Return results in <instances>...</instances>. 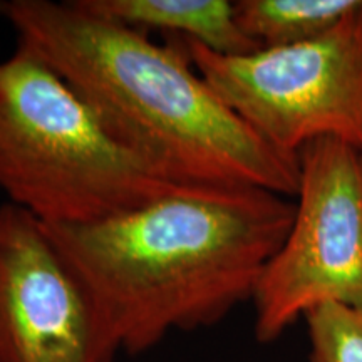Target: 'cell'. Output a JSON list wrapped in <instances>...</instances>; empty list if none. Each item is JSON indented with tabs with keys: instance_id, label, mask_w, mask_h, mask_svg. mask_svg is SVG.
Listing matches in <instances>:
<instances>
[{
	"instance_id": "obj_8",
	"label": "cell",
	"mask_w": 362,
	"mask_h": 362,
	"mask_svg": "<svg viewBox=\"0 0 362 362\" xmlns=\"http://www.w3.org/2000/svg\"><path fill=\"white\" fill-rule=\"evenodd\" d=\"M362 0H237L235 17L262 49L317 39L336 27Z\"/></svg>"
},
{
	"instance_id": "obj_1",
	"label": "cell",
	"mask_w": 362,
	"mask_h": 362,
	"mask_svg": "<svg viewBox=\"0 0 362 362\" xmlns=\"http://www.w3.org/2000/svg\"><path fill=\"white\" fill-rule=\"evenodd\" d=\"M296 202L247 185H178L88 225H45L93 293L119 352L211 327L252 302Z\"/></svg>"
},
{
	"instance_id": "obj_10",
	"label": "cell",
	"mask_w": 362,
	"mask_h": 362,
	"mask_svg": "<svg viewBox=\"0 0 362 362\" xmlns=\"http://www.w3.org/2000/svg\"><path fill=\"white\" fill-rule=\"evenodd\" d=\"M361 155H362V151H361Z\"/></svg>"
},
{
	"instance_id": "obj_7",
	"label": "cell",
	"mask_w": 362,
	"mask_h": 362,
	"mask_svg": "<svg viewBox=\"0 0 362 362\" xmlns=\"http://www.w3.org/2000/svg\"><path fill=\"white\" fill-rule=\"evenodd\" d=\"M90 12L131 29L163 30L221 56H247L260 45L240 29L228 0H81Z\"/></svg>"
},
{
	"instance_id": "obj_5",
	"label": "cell",
	"mask_w": 362,
	"mask_h": 362,
	"mask_svg": "<svg viewBox=\"0 0 362 362\" xmlns=\"http://www.w3.org/2000/svg\"><path fill=\"white\" fill-rule=\"evenodd\" d=\"M300 185L282 247L253 293L260 344L320 305L362 304V155L334 138L297 153Z\"/></svg>"
},
{
	"instance_id": "obj_9",
	"label": "cell",
	"mask_w": 362,
	"mask_h": 362,
	"mask_svg": "<svg viewBox=\"0 0 362 362\" xmlns=\"http://www.w3.org/2000/svg\"><path fill=\"white\" fill-rule=\"evenodd\" d=\"M310 351L307 362H362V304H327L305 317Z\"/></svg>"
},
{
	"instance_id": "obj_2",
	"label": "cell",
	"mask_w": 362,
	"mask_h": 362,
	"mask_svg": "<svg viewBox=\"0 0 362 362\" xmlns=\"http://www.w3.org/2000/svg\"><path fill=\"white\" fill-rule=\"evenodd\" d=\"M37 52L126 146L181 185H247L296 198L298 156L274 148L194 69L180 40L153 42L81 0H0Z\"/></svg>"
},
{
	"instance_id": "obj_4",
	"label": "cell",
	"mask_w": 362,
	"mask_h": 362,
	"mask_svg": "<svg viewBox=\"0 0 362 362\" xmlns=\"http://www.w3.org/2000/svg\"><path fill=\"white\" fill-rule=\"evenodd\" d=\"M176 39L221 101L274 148L297 155L334 138L362 151V2L320 37L247 56Z\"/></svg>"
},
{
	"instance_id": "obj_6",
	"label": "cell",
	"mask_w": 362,
	"mask_h": 362,
	"mask_svg": "<svg viewBox=\"0 0 362 362\" xmlns=\"http://www.w3.org/2000/svg\"><path fill=\"white\" fill-rule=\"evenodd\" d=\"M119 354L79 272L42 221L0 205V362H112Z\"/></svg>"
},
{
	"instance_id": "obj_3",
	"label": "cell",
	"mask_w": 362,
	"mask_h": 362,
	"mask_svg": "<svg viewBox=\"0 0 362 362\" xmlns=\"http://www.w3.org/2000/svg\"><path fill=\"white\" fill-rule=\"evenodd\" d=\"M181 183L126 146L37 52L0 61V189L45 225H88Z\"/></svg>"
}]
</instances>
